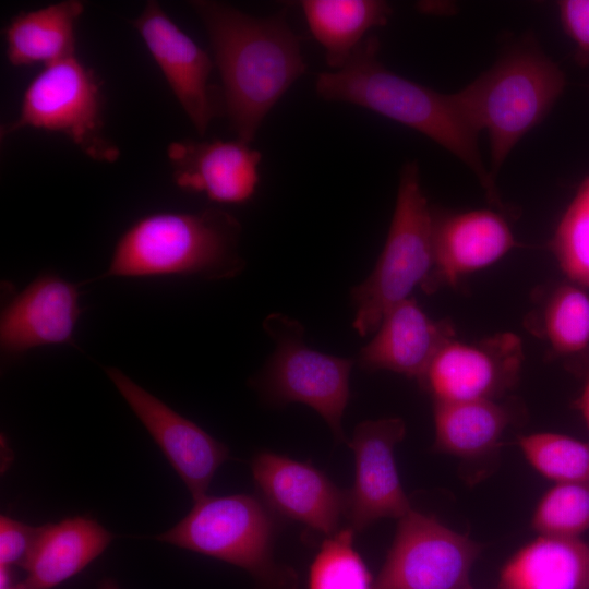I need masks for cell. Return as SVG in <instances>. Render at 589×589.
<instances>
[{"instance_id": "cell-1", "label": "cell", "mask_w": 589, "mask_h": 589, "mask_svg": "<svg viewBox=\"0 0 589 589\" xmlns=\"http://www.w3.org/2000/svg\"><path fill=\"white\" fill-rule=\"evenodd\" d=\"M189 5L209 38L224 115L237 139L251 144L268 112L305 73L300 40L284 12L255 17L219 1Z\"/></svg>"}, {"instance_id": "cell-2", "label": "cell", "mask_w": 589, "mask_h": 589, "mask_svg": "<svg viewBox=\"0 0 589 589\" xmlns=\"http://www.w3.org/2000/svg\"><path fill=\"white\" fill-rule=\"evenodd\" d=\"M380 40L369 36L339 70L315 81L320 97L363 107L428 136L462 161L478 178L489 201L502 207L495 180L479 151V131L457 93L443 94L388 70L377 58Z\"/></svg>"}, {"instance_id": "cell-3", "label": "cell", "mask_w": 589, "mask_h": 589, "mask_svg": "<svg viewBox=\"0 0 589 589\" xmlns=\"http://www.w3.org/2000/svg\"><path fill=\"white\" fill-rule=\"evenodd\" d=\"M240 235L238 219L219 207L145 215L119 237L109 265L98 278H231L243 268Z\"/></svg>"}, {"instance_id": "cell-4", "label": "cell", "mask_w": 589, "mask_h": 589, "mask_svg": "<svg viewBox=\"0 0 589 589\" xmlns=\"http://www.w3.org/2000/svg\"><path fill=\"white\" fill-rule=\"evenodd\" d=\"M565 85L555 62L539 48L521 45L457 92L472 125L489 133L494 180L515 145L549 115Z\"/></svg>"}, {"instance_id": "cell-5", "label": "cell", "mask_w": 589, "mask_h": 589, "mask_svg": "<svg viewBox=\"0 0 589 589\" xmlns=\"http://www.w3.org/2000/svg\"><path fill=\"white\" fill-rule=\"evenodd\" d=\"M276 514L248 494L207 496L156 539L245 569L257 589H296L294 572L275 562Z\"/></svg>"}, {"instance_id": "cell-6", "label": "cell", "mask_w": 589, "mask_h": 589, "mask_svg": "<svg viewBox=\"0 0 589 589\" xmlns=\"http://www.w3.org/2000/svg\"><path fill=\"white\" fill-rule=\"evenodd\" d=\"M434 214L428 204L416 161L400 170L395 211L373 272L350 292L353 327L361 336L376 330L394 305L428 280L434 263Z\"/></svg>"}, {"instance_id": "cell-7", "label": "cell", "mask_w": 589, "mask_h": 589, "mask_svg": "<svg viewBox=\"0 0 589 589\" xmlns=\"http://www.w3.org/2000/svg\"><path fill=\"white\" fill-rule=\"evenodd\" d=\"M25 128L61 133L95 161L115 163L120 155L105 132L101 83L76 56L43 68L27 85L19 116L1 127L0 135Z\"/></svg>"}, {"instance_id": "cell-8", "label": "cell", "mask_w": 589, "mask_h": 589, "mask_svg": "<svg viewBox=\"0 0 589 589\" xmlns=\"http://www.w3.org/2000/svg\"><path fill=\"white\" fill-rule=\"evenodd\" d=\"M263 326L275 351L259 380L262 392L275 402L308 405L326 421L337 442L348 443L341 419L353 360L309 348L300 322L280 313L268 315Z\"/></svg>"}, {"instance_id": "cell-9", "label": "cell", "mask_w": 589, "mask_h": 589, "mask_svg": "<svg viewBox=\"0 0 589 589\" xmlns=\"http://www.w3.org/2000/svg\"><path fill=\"white\" fill-rule=\"evenodd\" d=\"M481 545L413 509L398 519L374 589H466Z\"/></svg>"}, {"instance_id": "cell-10", "label": "cell", "mask_w": 589, "mask_h": 589, "mask_svg": "<svg viewBox=\"0 0 589 589\" xmlns=\"http://www.w3.org/2000/svg\"><path fill=\"white\" fill-rule=\"evenodd\" d=\"M524 362L521 339L497 333L473 342L448 341L418 381L433 401L498 400L513 389Z\"/></svg>"}, {"instance_id": "cell-11", "label": "cell", "mask_w": 589, "mask_h": 589, "mask_svg": "<svg viewBox=\"0 0 589 589\" xmlns=\"http://www.w3.org/2000/svg\"><path fill=\"white\" fill-rule=\"evenodd\" d=\"M132 25L141 35L178 103L203 136L224 113L221 91L209 83L214 61L168 17L155 0L146 2Z\"/></svg>"}, {"instance_id": "cell-12", "label": "cell", "mask_w": 589, "mask_h": 589, "mask_svg": "<svg viewBox=\"0 0 589 589\" xmlns=\"http://www.w3.org/2000/svg\"><path fill=\"white\" fill-rule=\"evenodd\" d=\"M120 395L184 482L194 502L204 497L228 448L136 384L120 369L104 368Z\"/></svg>"}, {"instance_id": "cell-13", "label": "cell", "mask_w": 589, "mask_h": 589, "mask_svg": "<svg viewBox=\"0 0 589 589\" xmlns=\"http://www.w3.org/2000/svg\"><path fill=\"white\" fill-rule=\"evenodd\" d=\"M400 418L359 423L348 445L354 456V481L347 491L346 516L361 532L381 518H401L411 510L398 474L394 449L405 437Z\"/></svg>"}, {"instance_id": "cell-14", "label": "cell", "mask_w": 589, "mask_h": 589, "mask_svg": "<svg viewBox=\"0 0 589 589\" xmlns=\"http://www.w3.org/2000/svg\"><path fill=\"white\" fill-rule=\"evenodd\" d=\"M80 285L58 274L38 275L10 294L0 313V350L4 361L53 345H76L74 332L83 312Z\"/></svg>"}, {"instance_id": "cell-15", "label": "cell", "mask_w": 589, "mask_h": 589, "mask_svg": "<svg viewBox=\"0 0 589 589\" xmlns=\"http://www.w3.org/2000/svg\"><path fill=\"white\" fill-rule=\"evenodd\" d=\"M254 483L264 503L275 513L330 537L346 516L347 491L340 490L310 462L272 452L251 461Z\"/></svg>"}, {"instance_id": "cell-16", "label": "cell", "mask_w": 589, "mask_h": 589, "mask_svg": "<svg viewBox=\"0 0 589 589\" xmlns=\"http://www.w3.org/2000/svg\"><path fill=\"white\" fill-rule=\"evenodd\" d=\"M167 156L178 188L219 204H241L255 193L262 155L241 140L171 142Z\"/></svg>"}, {"instance_id": "cell-17", "label": "cell", "mask_w": 589, "mask_h": 589, "mask_svg": "<svg viewBox=\"0 0 589 589\" xmlns=\"http://www.w3.org/2000/svg\"><path fill=\"white\" fill-rule=\"evenodd\" d=\"M515 244L506 220L492 211L434 215V263L422 288L433 292L455 286L461 276L493 264Z\"/></svg>"}, {"instance_id": "cell-18", "label": "cell", "mask_w": 589, "mask_h": 589, "mask_svg": "<svg viewBox=\"0 0 589 589\" xmlns=\"http://www.w3.org/2000/svg\"><path fill=\"white\" fill-rule=\"evenodd\" d=\"M454 338L449 320L431 318L408 298L384 315L376 335L361 349L358 363L366 371L388 370L419 381L436 353Z\"/></svg>"}, {"instance_id": "cell-19", "label": "cell", "mask_w": 589, "mask_h": 589, "mask_svg": "<svg viewBox=\"0 0 589 589\" xmlns=\"http://www.w3.org/2000/svg\"><path fill=\"white\" fill-rule=\"evenodd\" d=\"M112 538L95 519L82 516L43 525L23 565V582L31 589H52L97 558Z\"/></svg>"}, {"instance_id": "cell-20", "label": "cell", "mask_w": 589, "mask_h": 589, "mask_svg": "<svg viewBox=\"0 0 589 589\" xmlns=\"http://www.w3.org/2000/svg\"><path fill=\"white\" fill-rule=\"evenodd\" d=\"M498 589H589V544L539 536L504 564Z\"/></svg>"}, {"instance_id": "cell-21", "label": "cell", "mask_w": 589, "mask_h": 589, "mask_svg": "<svg viewBox=\"0 0 589 589\" xmlns=\"http://www.w3.org/2000/svg\"><path fill=\"white\" fill-rule=\"evenodd\" d=\"M85 4L64 0L22 11L4 28L5 55L14 67H44L76 56V24Z\"/></svg>"}, {"instance_id": "cell-22", "label": "cell", "mask_w": 589, "mask_h": 589, "mask_svg": "<svg viewBox=\"0 0 589 589\" xmlns=\"http://www.w3.org/2000/svg\"><path fill=\"white\" fill-rule=\"evenodd\" d=\"M433 418L436 452L478 458L497 447L517 412L497 400L433 401Z\"/></svg>"}, {"instance_id": "cell-23", "label": "cell", "mask_w": 589, "mask_h": 589, "mask_svg": "<svg viewBox=\"0 0 589 589\" xmlns=\"http://www.w3.org/2000/svg\"><path fill=\"white\" fill-rule=\"evenodd\" d=\"M300 7L333 71L347 63L366 32L386 25L392 15L381 0H303Z\"/></svg>"}, {"instance_id": "cell-24", "label": "cell", "mask_w": 589, "mask_h": 589, "mask_svg": "<svg viewBox=\"0 0 589 589\" xmlns=\"http://www.w3.org/2000/svg\"><path fill=\"white\" fill-rule=\"evenodd\" d=\"M528 329L548 341L555 356H576L589 346V297L563 284L527 320Z\"/></svg>"}, {"instance_id": "cell-25", "label": "cell", "mask_w": 589, "mask_h": 589, "mask_svg": "<svg viewBox=\"0 0 589 589\" xmlns=\"http://www.w3.org/2000/svg\"><path fill=\"white\" fill-rule=\"evenodd\" d=\"M528 462L556 483L589 484V444L570 436L543 432L518 437Z\"/></svg>"}, {"instance_id": "cell-26", "label": "cell", "mask_w": 589, "mask_h": 589, "mask_svg": "<svg viewBox=\"0 0 589 589\" xmlns=\"http://www.w3.org/2000/svg\"><path fill=\"white\" fill-rule=\"evenodd\" d=\"M354 530H338L316 553L309 572L308 589H374V581L353 546Z\"/></svg>"}, {"instance_id": "cell-27", "label": "cell", "mask_w": 589, "mask_h": 589, "mask_svg": "<svg viewBox=\"0 0 589 589\" xmlns=\"http://www.w3.org/2000/svg\"><path fill=\"white\" fill-rule=\"evenodd\" d=\"M550 247L568 278L589 287V176L562 216Z\"/></svg>"}, {"instance_id": "cell-28", "label": "cell", "mask_w": 589, "mask_h": 589, "mask_svg": "<svg viewBox=\"0 0 589 589\" xmlns=\"http://www.w3.org/2000/svg\"><path fill=\"white\" fill-rule=\"evenodd\" d=\"M531 526L540 536L579 538L589 530V484L556 483L539 501Z\"/></svg>"}, {"instance_id": "cell-29", "label": "cell", "mask_w": 589, "mask_h": 589, "mask_svg": "<svg viewBox=\"0 0 589 589\" xmlns=\"http://www.w3.org/2000/svg\"><path fill=\"white\" fill-rule=\"evenodd\" d=\"M40 527H33L8 516L0 517V566L23 567L38 538Z\"/></svg>"}, {"instance_id": "cell-30", "label": "cell", "mask_w": 589, "mask_h": 589, "mask_svg": "<svg viewBox=\"0 0 589 589\" xmlns=\"http://www.w3.org/2000/svg\"><path fill=\"white\" fill-rule=\"evenodd\" d=\"M558 11L565 33L576 45V60L589 65V0L560 1Z\"/></svg>"}, {"instance_id": "cell-31", "label": "cell", "mask_w": 589, "mask_h": 589, "mask_svg": "<svg viewBox=\"0 0 589 589\" xmlns=\"http://www.w3.org/2000/svg\"><path fill=\"white\" fill-rule=\"evenodd\" d=\"M566 368L578 375L585 376L589 372V346L580 353L566 361Z\"/></svg>"}, {"instance_id": "cell-32", "label": "cell", "mask_w": 589, "mask_h": 589, "mask_svg": "<svg viewBox=\"0 0 589 589\" xmlns=\"http://www.w3.org/2000/svg\"><path fill=\"white\" fill-rule=\"evenodd\" d=\"M586 382L580 397L578 398L576 405L580 410L586 425L589 430V372L585 375Z\"/></svg>"}, {"instance_id": "cell-33", "label": "cell", "mask_w": 589, "mask_h": 589, "mask_svg": "<svg viewBox=\"0 0 589 589\" xmlns=\"http://www.w3.org/2000/svg\"><path fill=\"white\" fill-rule=\"evenodd\" d=\"M98 589H120V588L113 579L105 578L99 584Z\"/></svg>"}, {"instance_id": "cell-34", "label": "cell", "mask_w": 589, "mask_h": 589, "mask_svg": "<svg viewBox=\"0 0 589 589\" xmlns=\"http://www.w3.org/2000/svg\"><path fill=\"white\" fill-rule=\"evenodd\" d=\"M3 589H31L27 587L23 581L19 584H11L10 586L3 588Z\"/></svg>"}, {"instance_id": "cell-35", "label": "cell", "mask_w": 589, "mask_h": 589, "mask_svg": "<svg viewBox=\"0 0 589 589\" xmlns=\"http://www.w3.org/2000/svg\"><path fill=\"white\" fill-rule=\"evenodd\" d=\"M466 589H473V588H472V587H471V585H470V586H469V587H467Z\"/></svg>"}]
</instances>
